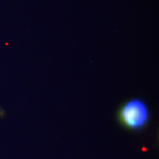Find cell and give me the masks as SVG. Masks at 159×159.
<instances>
[{
  "label": "cell",
  "instance_id": "cell-1",
  "mask_svg": "<svg viewBox=\"0 0 159 159\" xmlns=\"http://www.w3.org/2000/svg\"><path fill=\"white\" fill-rule=\"evenodd\" d=\"M119 122L124 128L133 131L145 128L150 121V110L148 105L139 97L125 102L117 113Z\"/></svg>",
  "mask_w": 159,
  "mask_h": 159
}]
</instances>
